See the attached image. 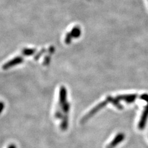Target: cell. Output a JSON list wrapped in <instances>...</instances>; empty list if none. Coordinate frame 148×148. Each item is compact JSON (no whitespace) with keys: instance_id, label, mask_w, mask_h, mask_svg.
<instances>
[{"instance_id":"5","label":"cell","mask_w":148,"mask_h":148,"mask_svg":"<svg viewBox=\"0 0 148 148\" xmlns=\"http://www.w3.org/2000/svg\"><path fill=\"white\" fill-rule=\"evenodd\" d=\"M107 99H108L109 103H111L113 105H114L115 107H116L118 109H122V106L120 104L119 101L116 98H112V96H108Z\"/></svg>"},{"instance_id":"3","label":"cell","mask_w":148,"mask_h":148,"mask_svg":"<svg viewBox=\"0 0 148 148\" xmlns=\"http://www.w3.org/2000/svg\"><path fill=\"white\" fill-rule=\"evenodd\" d=\"M147 103V105L145 108L144 111H143V114L141 117V119L138 123V128L140 130H143L145 128L148 118V101Z\"/></svg>"},{"instance_id":"7","label":"cell","mask_w":148,"mask_h":148,"mask_svg":"<svg viewBox=\"0 0 148 148\" xmlns=\"http://www.w3.org/2000/svg\"><path fill=\"white\" fill-rule=\"evenodd\" d=\"M3 103H0V112H1V111L3 110Z\"/></svg>"},{"instance_id":"4","label":"cell","mask_w":148,"mask_h":148,"mask_svg":"<svg viewBox=\"0 0 148 148\" xmlns=\"http://www.w3.org/2000/svg\"><path fill=\"white\" fill-rule=\"evenodd\" d=\"M137 98V95H119L116 97V98L119 101H124L127 103H131L135 101Z\"/></svg>"},{"instance_id":"2","label":"cell","mask_w":148,"mask_h":148,"mask_svg":"<svg viewBox=\"0 0 148 148\" xmlns=\"http://www.w3.org/2000/svg\"><path fill=\"white\" fill-rule=\"evenodd\" d=\"M125 138V135L123 133H119L115 136L113 140L110 141L109 144L107 146L106 148H115L120 143L122 142Z\"/></svg>"},{"instance_id":"8","label":"cell","mask_w":148,"mask_h":148,"mask_svg":"<svg viewBox=\"0 0 148 148\" xmlns=\"http://www.w3.org/2000/svg\"><path fill=\"white\" fill-rule=\"evenodd\" d=\"M8 148H16V146H14V145H12L11 146H9Z\"/></svg>"},{"instance_id":"1","label":"cell","mask_w":148,"mask_h":148,"mask_svg":"<svg viewBox=\"0 0 148 148\" xmlns=\"http://www.w3.org/2000/svg\"><path fill=\"white\" fill-rule=\"evenodd\" d=\"M109 103L108 99L106 98L105 101H102L101 103H99L98 105H96L95 107L94 108H92L90 112L88 113L85 117H83V118L82 119L81 122L82 123H84L85 122H86L88 120L90 117H91L92 116H93V115L96 113L98 112L99 110H100L102 108H103L104 107H105V106L107 105V104Z\"/></svg>"},{"instance_id":"6","label":"cell","mask_w":148,"mask_h":148,"mask_svg":"<svg viewBox=\"0 0 148 148\" xmlns=\"http://www.w3.org/2000/svg\"><path fill=\"white\" fill-rule=\"evenodd\" d=\"M80 34H81L80 28L78 26L73 27L70 33L72 37H74V38H78V37H79L80 36Z\"/></svg>"}]
</instances>
